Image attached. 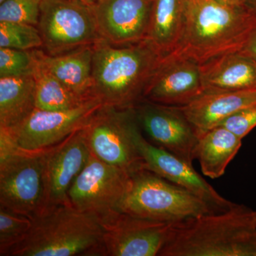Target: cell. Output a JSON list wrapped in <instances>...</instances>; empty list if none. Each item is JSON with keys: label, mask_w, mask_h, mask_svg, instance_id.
Wrapping results in <instances>:
<instances>
[{"label": "cell", "mask_w": 256, "mask_h": 256, "mask_svg": "<svg viewBox=\"0 0 256 256\" xmlns=\"http://www.w3.org/2000/svg\"><path fill=\"white\" fill-rule=\"evenodd\" d=\"M159 256H256V210L235 204L174 224Z\"/></svg>", "instance_id": "6da1fadb"}, {"label": "cell", "mask_w": 256, "mask_h": 256, "mask_svg": "<svg viewBox=\"0 0 256 256\" xmlns=\"http://www.w3.org/2000/svg\"><path fill=\"white\" fill-rule=\"evenodd\" d=\"M256 24V13L246 8H229L214 0H188L183 36L166 56L188 58L202 65L238 53Z\"/></svg>", "instance_id": "7a4b0ae2"}, {"label": "cell", "mask_w": 256, "mask_h": 256, "mask_svg": "<svg viewBox=\"0 0 256 256\" xmlns=\"http://www.w3.org/2000/svg\"><path fill=\"white\" fill-rule=\"evenodd\" d=\"M163 58L146 40L127 46L100 40L94 45V96L104 105L136 107Z\"/></svg>", "instance_id": "3957f363"}, {"label": "cell", "mask_w": 256, "mask_h": 256, "mask_svg": "<svg viewBox=\"0 0 256 256\" xmlns=\"http://www.w3.org/2000/svg\"><path fill=\"white\" fill-rule=\"evenodd\" d=\"M102 235L98 217L66 203L32 220L26 238L8 256H104Z\"/></svg>", "instance_id": "277c9868"}, {"label": "cell", "mask_w": 256, "mask_h": 256, "mask_svg": "<svg viewBox=\"0 0 256 256\" xmlns=\"http://www.w3.org/2000/svg\"><path fill=\"white\" fill-rule=\"evenodd\" d=\"M119 212L171 224L216 213L196 195L146 169L132 174Z\"/></svg>", "instance_id": "5b68a950"}, {"label": "cell", "mask_w": 256, "mask_h": 256, "mask_svg": "<svg viewBox=\"0 0 256 256\" xmlns=\"http://www.w3.org/2000/svg\"><path fill=\"white\" fill-rule=\"evenodd\" d=\"M0 207L32 220L46 212L44 149L26 150L0 136Z\"/></svg>", "instance_id": "8992f818"}, {"label": "cell", "mask_w": 256, "mask_h": 256, "mask_svg": "<svg viewBox=\"0 0 256 256\" xmlns=\"http://www.w3.org/2000/svg\"><path fill=\"white\" fill-rule=\"evenodd\" d=\"M90 152L130 174L144 169L138 150L140 131L136 108L104 105L82 129Z\"/></svg>", "instance_id": "52a82bcc"}, {"label": "cell", "mask_w": 256, "mask_h": 256, "mask_svg": "<svg viewBox=\"0 0 256 256\" xmlns=\"http://www.w3.org/2000/svg\"><path fill=\"white\" fill-rule=\"evenodd\" d=\"M47 54L66 53L102 40L94 10L79 0H42L37 24Z\"/></svg>", "instance_id": "ba28073f"}, {"label": "cell", "mask_w": 256, "mask_h": 256, "mask_svg": "<svg viewBox=\"0 0 256 256\" xmlns=\"http://www.w3.org/2000/svg\"><path fill=\"white\" fill-rule=\"evenodd\" d=\"M132 174L99 160L90 152L85 168L70 186L69 203L77 210L106 218L119 212Z\"/></svg>", "instance_id": "9c48e42d"}, {"label": "cell", "mask_w": 256, "mask_h": 256, "mask_svg": "<svg viewBox=\"0 0 256 256\" xmlns=\"http://www.w3.org/2000/svg\"><path fill=\"white\" fill-rule=\"evenodd\" d=\"M97 98L82 105L65 110L35 109L11 132H0L18 148L34 151L55 146L82 129L104 106Z\"/></svg>", "instance_id": "30bf717a"}, {"label": "cell", "mask_w": 256, "mask_h": 256, "mask_svg": "<svg viewBox=\"0 0 256 256\" xmlns=\"http://www.w3.org/2000/svg\"><path fill=\"white\" fill-rule=\"evenodd\" d=\"M100 220L104 229V256H159L174 224L121 212Z\"/></svg>", "instance_id": "8fae6325"}, {"label": "cell", "mask_w": 256, "mask_h": 256, "mask_svg": "<svg viewBox=\"0 0 256 256\" xmlns=\"http://www.w3.org/2000/svg\"><path fill=\"white\" fill-rule=\"evenodd\" d=\"M134 108L140 126L156 146L193 164L198 136L178 108L146 100Z\"/></svg>", "instance_id": "7c38bea8"}, {"label": "cell", "mask_w": 256, "mask_h": 256, "mask_svg": "<svg viewBox=\"0 0 256 256\" xmlns=\"http://www.w3.org/2000/svg\"><path fill=\"white\" fill-rule=\"evenodd\" d=\"M154 0H100L92 9L102 40L127 46L146 40Z\"/></svg>", "instance_id": "4fadbf2b"}, {"label": "cell", "mask_w": 256, "mask_h": 256, "mask_svg": "<svg viewBox=\"0 0 256 256\" xmlns=\"http://www.w3.org/2000/svg\"><path fill=\"white\" fill-rule=\"evenodd\" d=\"M137 144L144 169L196 195L206 202L216 213L225 212L235 205L216 191L197 172L193 164L152 144L144 138L142 132L138 136Z\"/></svg>", "instance_id": "5bb4252c"}, {"label": "cell", "mask_w": 256, "mask_h": 256, "mask_svg": "<svg viewBox=\"0 0 256 256\" xmlns=\"http://www.w3.org/2000/svg\"><path fill=\"white\" fill-rule=\"evenodd\" d=\"M204 94L200 64L188 58L166 56L148 82L142 100L182 107Z\"/></svg>", "instance_id": "9a60e30c"}, {"label": "cell", "mask_w": 256, "mask_h": 256, "mask_svg": "<svg viewBox=\"0 0 256 256\" xmlns=\"http://www.w3.org/2000/svg\"><path fill=\"white\" fill-rule=\"evenodd\" d=\"M90 156L82 129L44 149L47 210L69 203L68 193Z\"/></svg>", "instance_id": "2e32d148"}, {"label": "cell", "mask_w": 256, "mask_h": 256, "mask_svg": "<svg viewBox=\"0 0 256 256\" xmlns=\"http://www.w3.org/2000/svg\"><path fill=\"white\" fill-rule=\"evenodd\" d=\"M256 105V88L204 92L188 105L178 107L194 128L197 136L216 127L237 111Z\"/></svg>", "instance_id": "e0dca14e"}, {"label": "cell", "mask_w": 256, "mask_h": 256, "mask_svg": "<svg viewBox=\"0 0 256 256\" xmlns=\"http://www.w3.org/2000/svg\"><path fill=\"white\" fill-rule=\"evenodd\" d=\"M36 52L42 66L70 92L84 99L96 98L92 94L94 45L55 56L42 50H36Z\"/></svg>", "instance_id": "ac0fdd59"}, {"label": "cell", "mask_w": 256, "mask_h": 256, "mask_svg": "<svg viewBox=\"0 0 256 256\" xmlns=\"http://www.w3.org/2000/svg\"><path fill=\"white\" fill-rule=\"evenodd\" d=\"M200 69L204 92L256 88V62L239 53L214 58Z\"/></svg>", "instance_id": "d6986e66"}, {"label": "cell", "mask_w": 256, "mask_h": 256, "mask_svg": "<svg viewBox=\"0 0 256 256\" xmlns=\"http://www.w3.org/2000/svg\"><path fill=\"white\" fill-rule=\"evenodd\" d=\"M188 0H154L146 40L163 57L178 46L184 31Z\"/></svg>", "instance_id": "ffe728a7"}, {"label": "cell", "mask_w": 256, "mask_h": 256, "mask_svg": "<svg viewBox=\"0 0 256 256\" xmlns=\"http://www.w3.org/2000/svg\"><path fill=\"white\" fill-rule=\"evenodd\" d=\"M242 144V139L227 128L218 126L198 134L194 160H198L204 176L215 180L223 176Z\"/></svg>", "instance_id": "44dd1931"}, {"label": "cell", "mask_w": 256, "mask_h": 256, "mask_svg": "<svg viewBox=\"0 0 256 256\" xmlns=\"http://www.w3.org/2000/svg\"><path fill=\"white\" fill-rule=\"evenodd\" d=\"M34 76L0 78V132H11L36 109Z\"/></svg>", "instance_id": "7402d4cb"}, {"label": "cell", "mask_w": 256, "mask_h": 256, "mask_svg": "<svg viewBox=\"0 0 256 256\" xmlns=\"http://www.w3.org/2000/svg\"><path fill=\"white\" fill-rule=\"evenodd\" d=\"M34 78L36 85V109L50 111L69 110L90 100L82 98L70 92L42 66L40 62Z\"/></svg>", "instance_id": "603a6c76"}, {"label": "cell", "mask_w": 256, "mask_h": 256, "mask_svg": "<svg viewBox=\"0 0 256 256\" xmlns=\"http://www.w3.org/2000/svg\"><path fill=\"white\" fill-rule=\"evenodd\" d=\"M43 46L40 30L28 24L0 22V48L34 50Z\"/></svg>", "instance_id": "cb8c5ba5"}, {"label": "cell", "mask_w": 256, "mask_h": 256, "mask_svg": "<svg viewBox=\"0 0 256 256\" xmlns=\"http://www.w3.org/2000/svg\"><path fill=\"white\" fill-rule=\"evenodd\" d=\"M32 220L0 207V256H8L12 248L26 238Z\"/></svg>", "instance_id": "d4e9b609"}, {"label": "cell", "mask_w": 256, "mask_h": 256, "mask_svg": "<svg viewBox=\"0 0 256 256\" xmlns=\"http://www.w3.org/2000/svg\"><path fill=\"white\" fill-rule=\"evenodd\" d=\"M38 64L36 50L0 48V78L34 76Z\"/></svg>", "instance_id": "484cf974"}, {"label": "cell", "mask_w": 256, "mask_h": 256, "mask_svg": "<svg viewBox=\"0 0 256 256\" xmlns=\"http://www.w3.org/2000/svg\"><path fill=\"white\" fill-rule=\"evenodd\" d=\"M42 0H6L0 4V22L28 24L37 26Z\"/></svg>", "instance_id": "4316f807"}, {"label": "cell", "mask_w": 256, "mask_h": 256, "mask_svg": "<svg viewBox=\"0 0 256 256\" xmlns=\"http://www.w3.org/2000/svg\"><path fill=\"white\" fill-rule=\"evenodd\" d=\"M218 126L227 128L240 139H244L256 127V105L237 111Z\"/></svg>", "instance_id": "83f0119b"}, {"label": "cell", "mask_w": 256, "mask_h": 256, "mask_svg": "<svg viewBox=\"0 0 256 256\" xmlns=\"http://www.w3.org/2000/svg\"><path fill=\"white\" fill-rule=\"evenodd\" d=\"M238 53L256 62V24Z\"/></svg>", "instance_id": "f1b7e54d"}, {"label": "cell", "mask_w": 256, "mask_h": 256, "mask_svg": "<svg viewBox=\"0 0 256 256\" xmlns=\"http://www.w3.org/2000/svg\"><path fill=\"white\" fill-rule=\"evenodd\" d=\"M214 1L229 8H246L244 0H214Z\"/></svg>", "instance_id": "f546056e"}, {"label": "cell", "mask_w": 256, "mask_h": 256, "mask_svg": "<svg viewBox=\"0 0 256 256\" xmlns=\"http://www.w3.org/2000/svg\"><path fill=\"white\" fill-rule=\"evenodd\" d=\"M246 8L256 13V0H244Z\"/></svg>", "instance_id": "4dcf8cb0"}, {"label": "cell", "mask_w": 256, "mask_h": 256, "mask_svg": "<svg viewBox=\"0 0 256 256\" xmlns=\"http://www.w3.org/2000/svg\"><path fill=\"white\" fill-rule=\"evenodd\" d=\"M79 1H82V2L86 3V4L90 5V6H92V5L98 2L100 0H79Z\"/></svg>", "instance_id": "1f68e13d"}, {"label": "cell", "mask_w": 256, "mask_h": 256, "mask_svg": "<svg viewBox=\"0 0 256 256\" xmlns=\"http://www.w3.org/2000/svg\"><path fill=\"white\" fill-rule=\"evenodd\" d=\"M4 1H6V0H0V4H2V3L4 2Z\"/></svg>", "instance_id": "d6a6232c"}, {"label": "cell", "mask_w": 256, "mask_h": 256, "mask_svg": "<svg viewBox=\"0 0 256 256\" xmlns=\"http://www.w3.org/2000/svg\"><path fill=\"white\" fill-rule=\"evenodd\" d=\"M190 1H196V0H190Z\"/></svg>", "instance_id": "836d02e7"}]
</instances>
